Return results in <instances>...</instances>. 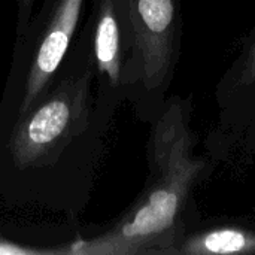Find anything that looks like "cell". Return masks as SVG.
Wrapping results in <instances>:
<instances>
[{"mask_svg": "<svg viewBox=\"0 0 255 255\" xmlns=\"http://www.w3.org/2000/svg\"><path fill=\"white\" fill-rule=\"evenodd\" d=\"M131 61L130 96L136 117L149 124L169 97L182 51L179 0H115Z\"/></svg>", "mask_w": 255, "mask_h": 255, "instance_id": "7a4b0ae2", "label": "cell"}, {"mask_svg": "<svg viewBox=\"0 0 255 255\" xmlns=\"http://www.w3.org/2000/svg\"><path fill=\"white\" fill-rule=\"evenodd\" d=\"M166 255H255V209L218 215L197 212Z\"/></svg>", "mask_w": 255, "mask_h": 255, "instance_id": "5b68a950", "label": "cell"}, {"mask_svg": "<svg viewBox=\"0 0 255 255\" xmlns=\"http://www.w3.org/2000/svg\"><path fill=\"white\" fill-rule=\"evenodd\" d=\"M191 97L169 96L148 124L146 178L131 205L105 230L67 248L73 255H166L167 248L200 212L197 191L217 169L197 152Z\"/></svg>", "mask_w": 255, "mask_h": 255, "instance_id": "6da1fadb", "label": "cell"}, {"mask_svg": "<svg viewBox=\"0 0 255 255\" xmlns=\"http://www.w3.org/2000/svg\"><path fill=\"white\" fill-rule=\"evenodd\" d=\"M206 152L217 164L244 166L255 158V117L226 139L206 146Z\"/></svg>", "mask_w": 255, "mask_h": 255, "instance_id": "ba28073f", "label": "cell"}, {"mask_svg": "<svg viewBox=\"0 0 255 255\" xmlns=\"http://www.w3.org/2000/svg\"><path fill=\"white\" fill-rule=\"evenodd\" d=\"M91 61L67 76L58 88L19 115L10 137V154L19 169L46 164L58 149L88 131L99 105L91 96Z\"/></svg>", "mask_w": 255, "mask_h": 255, "instance_id": "3957f363", "label": "cell"}, {"mask_svg": "<svg viewBox=\"0 0 255 255\" xmlns=\"http://www.w3.org/2000/svg\"><path fill=\"white\" fill-rule=\"evenodd\" d=\"M67 254L66 250L63 251H45V250H33V248H25L19 247L13 242H7L0 239V255H42V254Z\"/></svg>", "mask_w": 255, "mask_h": 255, "instance_id": "9c48e42d", "label": "cell"}, {"mask_svg": "<svg viewBox=\"0 0 255 255\" xmlns=\"http://www.w3.org/2000/svg\"><path fill=\"white\" fill-rule=\"evenodd\" d=\"M85 0H54L40 36L34 42L33 57L25 78L19 115L39 99L61 64L76 31Z\"/></svg>", "mask_w": 255, "mask_h": 255, "instance_id": "8992f818", "label": "cell"}, {"mask_svg": "<svg viewBox=\"0 0 255 255\" xmlns=\"http://www.w3.org/2000/svg\"><path fill=\"white\" fill-rule=\"evenodd\" d=\"M15 1H16V30L18 33H25L30 24L34 0H15Z\"/></svg>", "mask_w": 255, "mask_h": 255, "instance_id": "30bf717a", "label": "cell"}, {"mask_svg": "<svg viewBox=\"0 0 255 255\" xmlns=\"http://www.w3.org/2000/svg\"><path fill=\"white\" fill-rule=\"evenodd\" d=\"M218 120L206 137L217 143L255 117V24L215 87Z\"/></svg>", "mask_w": 255, "mask_h": 255, "instance_id": "52a82bcc", "label": "cell"}, {"mask_svg": "<svg viewBox=\"0 0 255 255\" xmlns=\"http://www.w3.org/2000/svg\"><path fill=\"white\" fill-rule=\"evenodd\" d=\"M90 61L100 79L102 106L112 112L130 96L131 52L115 0H94Z\"/></svg>", "mask_w": 255, "mask_h": 255, "instance_id": "277c9868", "label": "cell"}]
</instances>
